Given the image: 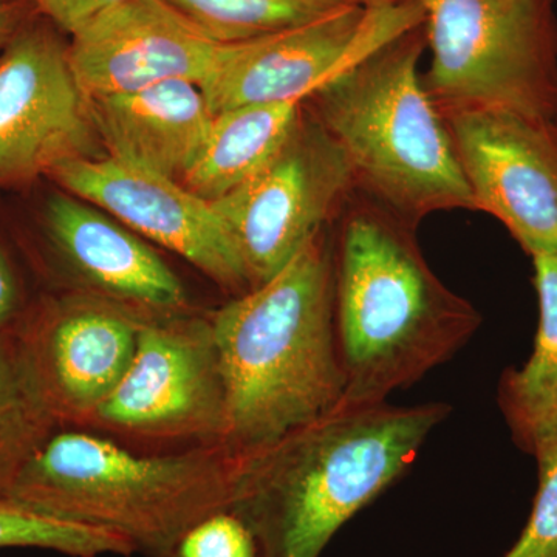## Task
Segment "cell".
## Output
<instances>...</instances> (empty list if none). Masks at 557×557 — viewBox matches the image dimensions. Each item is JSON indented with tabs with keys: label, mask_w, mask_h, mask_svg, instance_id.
<instances>
[{
	"label": "cell",
	"mask_w": 557,
	"mask_h": 557,
	"mask_svg": "<svg viewBox=\"0 0 557 557\" xmlns=\"http://www.w3.org/2000/svg\"><path fill=\"white\" fill-rule=\"evenodd\" d=\"M417 230L355 190L333 220L344 403L387 401L456 357L482 325L429 267Z\"/></svg>",
	"instance_id": "1"
},
{
	"label": "cell",
	"mask_w": 557,
	"mask_h": 557,
	"mask_svg": "<svg viewBox=\"0 0 557 557\" xmlns=\"http://www.w3.org/2000/svg\"><path fill=\"white\" fill-rule=\"evenodd\" d=\"M450 410L442 401H341L249 458L230 509L255 534L260 557H319L408 472Z\"/></svg>",
	"instance_id": "2"
},
{
	"label": "cell",
	"mask_w": 557,
	"mask_h": 557,
	"mask_svg": "<svg viewBox=\"0 0 557 557\" xmlns=\"http://www.w3.org/2000/svg\"><path fill=\"white\" fill-rule=\"evenodd\" d=\"M225 383L219 445L251 457L344 398L335 332L332 223L267 284L211 318Z\"/></svg>",
	"instance_id": "3"
},
{
	"label": "cell",
	"mask_w": 557,
	"mask_h": 557,
	"mask_svg": "<svg viewBox=\"0 0 557 557\" xmlns=\"http://www.w3.org/2000/svg\"><path fill=\"white\" fill-rule=\"evenodd\" d=\"M423 24L302 101L346 157L355 193L413 228L435 212L478 211L448 123L418 70L428 49Z\"/></svg>",
	"instance_id": "4"
},
{
	"label": "cell",
	"mask_w": 557,
	"mask_h": 557,
	"mask_svg": "<svg viewBox=\"0 0 557 557\" xmlns=\"http://www.w3.org/2000/svg\"><path fill=\"white\" fill-rule=\"evenodd\" d=\"M251 457L222 445L143 456L100 435L61 428L5 502L113 531L153 556L194 523L233 507Z\"/></svg>",
	"instance_id": "5"
},
{
	"label": "cell",
	"mask_w": 557,
	"mask_h": 557,
	"mask_svg": "<svg viewBox=\"0 0 557 557\" xmlns=\"http://www.w3.org/2000/svg\"><path fill=\"white\" fill-rule=\"evenodd\" d=\"M431 64L424 89L443 115L475 110L557 120L556 0H416Z\"/></svg>",
	"instance_id": "6"
},
{
	"label": "cell",
	"mask_w": 557,
	"mask_h": 557,
	"mask_svg": "<svg viewBox=\"0 0 557 557\" xmlns=\"http://www.w3.org/2000/svg\"><path fill=\"white\" fill-rule=\"evenodd\" d=\"M344 153L302 106L281 152L212 207L239 252L249 289L277 276L338 218L354 193Z\"/></svg>",
	"instance_id": "7"
},
{
	"label": "cell",
	"mask_w": 557,
	"mask_h": 557,
	"mask_svg": "<svg viewBox=\"0 0 557 557\" xmlns=\"http://www.w3.org/2000/svg\"><path fill=\"white\" fill-rule=\"evenodd\" d=\"M423 22L416 0L351 3L289 30L226 44L200 89L212 115L247 104L302 102L348 65Z\"/></svg>",
	"instance_id": "8"
},
{
	"label": "cell",
	"mask_w": 557,
	"mask_h": 557,
	"mask_svg": "<svg viewBox=\"0 0 557 557\" xmlns=\"http://www.w3.org/2000/svg\"><path fill=\"white\" fill-rule=\"evenodd\" d=\"M101 148L69 47L30 17L0 53V190L30 188Z\"/></svg>",
	"instance_id": "9"
},
{
	"label": "cell",
	"mask_w": 557,
	"mask_h": 557,
	"mask_svg": "<svg viewBox=\"0 0 557 557\" xmlns=\"http://www.w3.org/2000/svg\"><path fill=\"white\" fill-rule=\"evenodd\" d=\"M225 405L211 321L175 314L143 322L126 376L86 426L219 445Z\"/></svg>",
	"instance_id": "10"
},
{
	"label": "cell",
	"mask_w": 557,
	"mask_h": 557,
	"mask_svg": "<svg viewBox=\"0 0 557 557\" xmlns=\"http://www.w3.org/2000/svg\"><path fill=\"white\" fill-rule=\"evenodd\" d=\"M443 116L475 209L497 219L531 259L557 252L553 124L496 110Z\"/></svg>",
	"instance_id": "11"
},
{
	"label": "cell",
	"mask_w": 557,
	"mask_h": 557,
	"mask_svg": "<svg viewBox=\"0 0 557 557\" xmlns=\"http://www.w3.org/2000/svg\"><path fill=\"white\" fill-rule=\"evenodd\" d=\"M145 321L91 295L49 296L28 307L17 327L61 428L86 426L119 387Z\"/></svg>",
	"instance_id": "12"
},
{
	"label": "cell",
	"mask_w": 557,
	"mask_h": 557,
	"mask_svg": "<svg viewBox=\"0 0 557 557\" xmlns=\"http://www.w3.org/2000/svg\"><path fill=\"white\" fill-rule=\"evenodd\" d=\"M49 178L188 260L220 287L236 296L249 292L244 263L218 211L182 182L110 157L69 161Z\"/></svg>",
	"instance_id": "13"
},
{
	"label": "cell",
	"mask_w": 557,
	"mask_h": 557,
	"mask_svg": "<svg viewBox=\"0 0 557 557\" xmlns=\"http://www.w3.org/2000/svg\"><path fill=\"white\" fill-rule=\"evenodd\" d=\"M226 44L170 0H123L72 36L69 61L87 98L168 83L200 84Z\"/></svg>",
	"instance_id": "14"
},
{
	"label": "cell",
	"mask_w": 557,
	"mask_h": 557,
	"mask_svg": "<svg viewBox=\"0 0 557 557\" xmlns=\"http://www.w3.org/2000/svg\"><path fill=\"white\" fill-rule=\"evenodd\" d=\"M47 255L70 276L143 319L175 317L185 310V287L163 259L119 220L87 201L57 190L38 211Z\"/></svg>",
	"instance_id": "15"
},
{
	"label": "cell",
	"mask_w": 557,
	"mask_h": 557,
	"mask_svg": "<svg viewBox=\"0 0 557 557\" xmlns=\"http://www.w3.org/2000/svg\"><path fill=\"white\" fill-rule=\"evenodd\" d=\"M89 101L110 159L177 182L199 156L214 120L203 91L193 81H168Z\"/></svg>",
	"instance_id": "16"
},
{
	"label": "cell",
	"mask_w": 557,
	"mask_h": 557,
	"mask_svg": "<svg viewBox=\"0 0 557 557\" xmlns=\"http://www.w3.org/2000/svg\"><path fill=\"white\" fill-rule=\"evenodd\" d=\"M533 260L539 324L533 351L505 369L496 401L516 448L545 460L557 449V252Z\"/></svg>",
	"instance_id": "17"
},
{
	"label": "cell",
	"mask_w": 557,
	"mask_h": 557,
	"mask_svg": "<svg viewBox=\"0 0 557 557\" xmlns=\"http://www.w3.org/2000/svg\"><path fill=\"white\" fill-rule=\"evenodd\" d=\"M300 115V101L247 104L218 113L183 185L211 203L228 196L281 152Z\"/></svg>",
	"instance_id": "18"
},
{
	"label": "cell",
	"mask_w": 557,
	"mask_h": 557,
	"mask_svg": "<svg viewBox=\"0 0 557 557\" xmlns=\"http://www.w3.org/2000/svg\"><path fill=\"white\" fill-rule=\"evenodd\" d=\"M58 429L16 322L0 332V502Z\"/></svg>",
	"instance_id": "19"
},
{
	"label": "cell",
	"mask_w": 557,
	"mask_h": 557,
	"mask_svg": "<svg viewBox=\"0 0 557 557\" xmlns=\"http://www.w3.org/2000/svg\"><path fill=\"white\" fill-rule=\"evenodd\" d=\"M220 42L262 38L321 20L355 0H170Z\"/></svg>",
	"instance_id": "20"
},
{
	"label": "cell",
	"mask_w": 557,
	"mask_h": 557,
	"mask_svg": "<svg viewBox=\"0 0 557 557\" xmlns=\"http://www.w3.org/2000/svg\"><path fill=\"white\" fill-rule=\"evenodd\" d=\"M53 549L72 557L129 556L137 552L126 537L102 528L67 522L0 502V548Z\"/></svg>",
	"instance_id": "21"
},
{
	"label": "cell",
	"mask_w": 557,
	"mask_h": 557,
	"mask_svg": "<svg viewBox=\"0 0 557 557\" xmlns=\"http://www.w3.org/2000/svg\"><path fill=\"white\" fill-rule=\"evenodd\" d=\"M152 557H260L258 542L233 509H220L190 525Z\"/></svg>",
	"instance_id": "22"
},
{
	"label": "cell",
	"mask_w": 557,
	"mask_h": 557,
	"mask_svg": "<svg viewBox=\"0 0 557 557\" xmlns=\"http://www.w3.org/2000/svg\"><path fill=\"white\" fill-rule=\"evenodd\" d=\"M537 465V493L522 533L502 557H557V449Z\"/></svg>",
	"instance_id": "23"
},
{
	"label": "cell",
	"mask_w": 557,
	"mask_h": 557,
	"mask_svg": "<svg viewBox=\"0 0 557 557\" xmlns=\"http://www.w3.org/2000/svg\"><path fill=\"white\" fill-rule=\"evenodd\" d=\"M40 16L75 35L84 25L123 0H28Z\"/></svg>",
	"instance_id": "24"
},
{
	"label": "cell",
	"mask_w": 557,
	"mask_h": 557,
	"mask_svg": "<svg viewBox=\"0 0 557 557\" xmlns=\"http://www.w3.org/2000/svg\"><path fill=\"white\" fill-rule=\"evenodd\" d=\"M28 307L20 271L0 239V332L16 324Z\"/></svg>",
	"instance_id": "25"
},
{
	"label": "cell",
	"mask_w": 557,
	"mask_h": 557,
	"mask_svg": "<svg viewBox=\"0 0 557 557\" xmlns=\"http://www.w3.org/2000/svg\"><path fill=\"white\" fill-rule=\"evenodd\" d=\"M33 11L28 0H7L0 2V53L17 30L30 20Z\"/></svg>",
	"instance_id": "26"
},
{
	"label": "cell",
	"mask_w": 557,
	"mask_h": 557,
	"mask_svg": "<svg viewBox=\"0 0 557 557\" xmlns=\"http://www.w3.org/2000/svg\"><path fill=\"white\" fill-rule=\"evenodd\" d=\"M355 2L361 3L364 7H376L384 5V3L399 2V0H355Z\"/></svg>",
	"instance_id": "27"
},
{
	"label": "cell",
	"mask_w": 557,
	"mask_h": 557,
	"mask_svg": "<svg viewBox=\"0 0 557 557\" xmlns=\"http://www.w3.org/2000/svg\"><path fill=\"white\" fill-rule=\"evenodd\" d=\"M553 127H555L556 135H557V120L555 121V124H553Z\"/></svg>",
	"instance_id": "28"
},
{
	"label": "cell",
	"mask_w": 557,
	"mask_h": 557,
	"mask_svg": "<svg viewBox=\"0 0 557 557\" xmlns=\"http://www.w3.org/2000/svg\"><path fill=\"white\" fill-rule=\"evenodd\" d=\"M0 2H7V0H0Z\"/></svg>",
	"instance_id": "29"
}]
</instances>
